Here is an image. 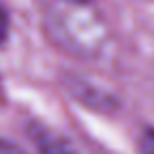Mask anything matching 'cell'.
<instances>
[{
    "label": "cell",
    "instance_id": "obj_1",
    "mask_svg": "<svg viewBox=\"0 0 154 154\" xmlns=\"http://www.w3.org/2000/svg\"><path fill=\"white\" fill-rule=\"evenodd\" d=\"M45 26L57 47L78 57L97 55L106 42L103 23L93 11H89V5L82 2L57 0L45 15Z\"/></svg>",
    "mask_w": 154,
    "mask_h": 154
},
{
    "label": "cell",
    "instance_id": "obj_6",
    "mask_svg": "<svg viewBox=\"0 0 154 154\" xmlns=\"http://www.w3.org/2000/svg\"><path fill=\"white\" fill-rule=\"evenodd\" d=\"M63 2H82V5H91V0H63Z\"/></svg>",
    "mask_w": 154,
    "mask_h": 154
},
{
    "label": "cell",
    "instance_id": "obj_3",
    "mask_svg": "<svg viewBox=\"0 0 154 154\" xmlns=\"http://www.w3.org/2000/svg\"><path fill=\"white\" fill-rule=\"evenodd\" d=\"M139 152L141 154H154V129H148L139 139Z\"/></svg>",
    "mask_w": 154,
    "mask_h": 154
},
{
    "label": "cell",
    "instance_id": "obj_4",
    "mask_svg": "<svg viewBox=\"0 0 154 154\" xmlns=\"http://www.w3.org/2000/svg\"><path fill=\"white\" fill-rule=\"evenodd\" d=\"M7 34H9V17H7L5 9L0 7V45L7 40Z\"/></svg>",
    "mask_w": 154,
    "mask_h": 154
},
{
    "label": "cell",
    "instance_id": "obj_2",
    "mask_svg": "<svg viewBox=\"0 0 154 154\" xmlns=\"http://www.w3.org/2000/svg\"><path fill=\"white\" fill-rule=\"evenodd\" d=\"M30 135H32L40 154H82L68 137H63L47 127L36 125L30 129Z\"/></svg>",
    "mask_w": 154,
    "mask_h": 154
},
{
    "label": "cell",
    "instance_id": "obj_5",
    "mask_svg": "<svg viewBox=\"0 0 154 154\" xmlns=\"http://www.w3.org/2000/svg\"><path fill=\"white\" fill-rule=\"evenodd\" d=\"M0 154H23L17 146H13L11 141L7 139H0Z\"/></svg>",
    "mask_w": 154,
    "mask_h": 154
}]
</instances>
